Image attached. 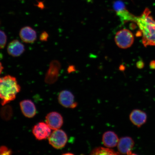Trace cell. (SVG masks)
Segmentation results:
<instances>
[{"label": "cell", "instance_id": "6da1fadb", "mask_svg": "<svg viewBox=\"0 0 155 155\" xmlns=\"http://www.w3.org/2000/svg\"><path fill=\"white\" fill-rule=\"evenodd\" d=\"M150 11L146 8L141 16L136 17V22L142 35L144 45L155 46V21L150 15Z\"/></svg>", "mask_w": 155, "mask_h": 155}, {"label": "cell", "instance_id": "7a4b0ae2", "mask_svg": "<svg viewBox=\"0 0 155 155\" xmlns=\"http://www.w3.org/2000/svg\"><path fill=\"white\" fill-rule=\"evenodd\" d=\"M21 87L14 77L10 75L0 77V99L4 106L15 100Z\"/></svg>", "mask_w": 155, "mask_h": 155}, {"label": "cell", "instance_id": "3957f363", "mask_svg": "<svg viewBox=\"0 0 155 155\" xmlns=\"http://www.w3.org/2000/svg\"><path fill=\"white\" fill-rule=\"evenodd\" d=\"M115 41L118 47L125 49L132 45L134 41V36L130 31L127 29H123L116 33Z\"/></svg>", "mask_w": 155, "mask_h": 155}, {"label": "cell", "instance_id": "277c9868", "mask_svg": "<svg viewBox=\"0 0 155 155\" xmlns=\"http://www.w3.org/2000/svg\"><path fill=\"white\" fill-rule=\"evenodd\" d=\"M48 139L49 144L54 148L61 149L66 144L68 137L65 131L58 129L54 130L48 137Z\"/></svg>", "mask_w": 155, "mask_h": 155}, {"label": "cell", "instance_id": "5b68a950", "mask_svg": "<svg viewBox=\"0 0 155 155\" xmlns=\"http://www.w3.org/2000/svg\"><path fill=\"white\" fill-rule=\"evenodd\" d=\"M32 131L37 140H41L49 137L51 134V129L46 123L40 122L34 126Z\"/></svg>", "mask_w": 155, "mask_h": 155}, {"label": "cell", "instance_id": "8992f818", "mask_svg": "<svg viewBox=\"0 0 155 155\" xmlns=\"http://www.w3.org/2000/svg\"><path fill=\"white\" fill-rule=\"evenodd\" d=\"M58 100L59 104L65 108H74L77 106L74 96L69 91H62L58 96Z\"/></svg>", "mask_w": 155, "mask_h": 155}, {"label": "cell", "instance_id": "52a82bcc", "mask_svg": "<svg viewBox=\"0 0 155 155\" xmlns=\"http://www.w3.org/2000/svg\"><path fill=\"white\" fill-rule=\"evenodd\" d=\"M46 123L51 129L55 130L59 129L63 125V117L58 112H51L46 116Z\"/></svg>", "mask_w": 155, "mask_h": 155}, {"label": "cell", "instance_id": "ba28073f", "mask_svg": "<svg viewBox=\"0 0 155 155\" xmlns=\"http://www.w3.org/2000/svg\"><path fill=\"white\" fill-rule=\"evenodd\" d=\"M134 145V142L131 137H125L119 139L117 145L120 154L131 155V150Z\"/></svg>", "mask_w": 155, "mask_h": 155}, {"label": "cell", "instance_id": "9c48e42d", "mask_svg": "<svg viewBox=\"0 0 155 155\" xmlns=\"http://www.w3.org/2000/svg\"><path fill=\"white\" fill-rule=\"evenodd\" d=\"M60 67L61 65L59 62L57 61L52 62L46 75L45 81L46 83L51 84L57 81Z\"/></svg>", "mask_w": 155, "mask_h": 155}, {"label": "cell", "instance_id": "30bf717a", "mask_svg": "<svg viewBox=\"0 0 155 155\" xmlns=\"http://www.w3.org/2000/svg\"><path fill=\"white\" fill-rule=\"evenodd\" d=\"M20 108L23 115L28 118H32L36 115V109L31 101L26 100L20 103Z\"/></svg>", "mask_w": 155, "mask_h": 155}, {"label": "cell", "instance_id": "8fae6325", "mask_svg": "<svg viewBox=\"0 0 155 155\" xmlns=\"http://www.w3.org/2000/svg\"><path fill=\"white\" fill-rule=\"evenodd\" d=\"M129 118L134 125L137 127H140L146 123L147 115L145 112L140 110L136 109L131 112Z\"/></svg>", "mask_w": 155, "mask_h": 155}, {"label": "cell", "instance_id": "7c38bea8", "mask_svg": "<svg viewBox=\"0 0 155 155\" xmlns=\"http://www.w3.org/2000/svg\"><path fill=\"white\" fill-rule=\"evenodd\" d=\"M19 36L23 42L26 43H32L36 39V32L29 26H25L21 29Z\"/></svg>", "mask_w": 155, "mask_h": 155}, {"label": "cell", "instance_id": "4fadbf2b", "mask_svg": "<svg viewBox=\"0 0 155 155\" xmlns=\"http://www.w3.org/2000/svg\"><path fill=\"white\" fill-rule=\"evenodd\" d=\"M119 139L117 135L114 131H108L106 132L102 136V141L104 146L111 148L117 145Z\"/></svg>", "mask_w": 155, "mask_h": 155}, {"label": "cell", "instance_id": "5bb4252c", "mask_svg": "<svg viewBox=\"0 0 155 155\" xmlns=\"http://www.w3.org/2000/svg\"><path fill=\"white\" fill-rule=\"evenodd\" d=\"M9 55L13 57L20 56L25 51L24 45L18 40H14L10 42L7 48Z\"/></svg>", "mask_w": 155, "mask_h": 155}, {"label": "cell", "instance_id": "9a60e30c", "mask_svg": "<svg viewBox=\"0 0 155 155\" xmlns=\"http://www.w3.org/2000/svg\"><path fill=\"white\" fill-rule=\"evenodd\" d=\"M91 155H117L120 154L119 152L115 151L110 148H104V147H97L93 150L91 152Z\"/></svg>", "mask_w": 155, "mask_h": 155}, {"label": "cell", "instance_id": "2e32d148", "mask_svg": "<svg viewBox=\"0 0 155 155\" xmlns=\"http://www.w3.org/2000/svg\"><path fill=\"white\" fill-rule=\"evenodd\" d=\"M13 111L12 107L9 105L3 106L0 111V115L4 120L9 121L13 116Z\"/></svg>", "mask_w": 155, "mask_h": 155}, {"label": "cell", "instance_id": "e0dca14e", "mask_svg": "<svg viewBox=\"0 0 155 155\" xmlns=\"http://www.w3.org/2000/svg\"><path fill=\"white\" fill-rule=\"evenodd\" d=\"M117 13V15L120 18L123 22H125L127 21L135 20L136 17L132 14H131L126 9Z\"/></svg>", "mask_w": 155, "mask_h": 155}, {"label": "cell", "instance_id": "ac0fdd59", "mask_svg": "<svg viewBox=\"0 0 155 155\" xmlns=\"http://www.w3.org/2000/svg\"><path fill=\"white\" fill-rule=\"evenodd\" d=\"M113 8L116 12H119L126 9L124 4L120 1H116L113 4Z\"/></svg>", "mask_w": 155, "mask_h": 155}, {"label": "cell", "instance_id": "d6986e66", "mask_svg": "<svg viewBox=\"0 0 155 155\" xmlns=\"http://www.w3.org/2000/svg\"><path fill=\"white\" fill-rule=\"evenodd\" d=\"M7 41V37L4 32L0 30V49L4 48Z\"/></svg>", "mask_w": 155, "mask_h": 155}, {"label": "cell", "instance_id": "ffe728a7", "mask_svg": "<svg viewBox=\"0 0 155 155\" xmlns=\"http://www.w3.org/2000/svg\"><path fill=\"white\" fill-rule=\"evenodd\" d=\"M12 151L5 146L0 147V155H9L12 154Z\"/></svg>", "mask_w": 155, "mask_h": 155}, {"label": "cell", "instance_id": "44dd1931", "mask_svg": "<svg viewBox=\"0 0 155 155\" xmlns=\"http://www.w3.org/2000/svg\"><path fill=\"white\" fill-rule=\"evenodd\" d=\"M48 37V35L47 33L44 32L41 35L40 40L42 41H46L47 40Z\"/></svg>", "mask_w": 155, "mask_h": 155}, {"label": "cell", "instance_id": "7402d4cb", "mask_svg": "<svg viewBox=\"0 0 155 155\" xmlns=\"http://www.w3.org/2000/svg\"><path fill=\"white\" fill-rule=\"evenodd\" d=\"M137 66L139 69L142 68L144 66V64H143V62L139 61L137 64Z\"/></svg>", "mask_w": 155, "mask_h": 155}, {"label": "cell", "instance_id": "603a6c76", "mask_svg": "<svg viewBox=\"0 0 155 155\" xmlns=\"http://www.w3.org/2000/svg\"><path fill=\"white\" fill-rule=\"evenodd\" d=\"M150 67L151 69H155V61H152L151 62Z\"/></svg>", "mask_w": 155, "mask_h": 155}, {"label": "cell", "instance_id": "cb8c5ba5", "mask_svg": "<svg viewBox=\"0 0 155 155\" xmlns=\"http://www.w3.org/2000/svg\"><path fill=\"white\" fill-rule=\"evenodd\" d=\"M3 67L2 65V63L0 62V74H1L2 71H3Z\"/></svg>", "mask_w": 155, "mask_h": 155}]
</instances>
